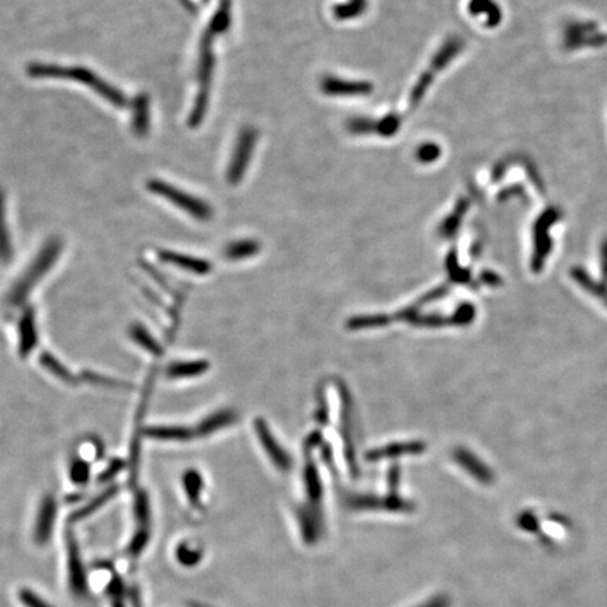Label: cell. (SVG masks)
Returning <instances> with one entry per match:
<instances>
[{
  "label": "cell",
  "instance_id": "6da1fadb",
  "mask_svg": "<svg viewBox=\"0 0 607 607\" xmlns=\"http://www.w3.org/2000/svg\"><path fill=\"white\" fill-rule=\"evenodd\" d=\"M28 78L35 81H64L81 85L115 108L130 107L127 96L107 82L97 72L81 65H59L51 63H30L26 68Z\"/></svg>",
  "mask_w": 607,
  "mask_h": 607
},
{
  "label": "cell",
  "instance_id": "7a4b0ae2",
  "mask_svg": "<svg viewBox=\"0 0 607 607\" xmlns=\"http://www.w3.org/2000/svg\"><path fill=\"white\" fill-rule=\"evenodd\" d=\"M64 244L59 238H51L41 247L33 262L27 266L24 273L16 280L10 288L8 301L13 307H22L30 297L31 291L45 277L63 253Z\"/></svg>",
  "mask_w": 607,
  "mask_h": 607
},
{
  "label": "cell",
  "instance_id": "3957f363",
  "mask_svg": "<svg viewBox=\"0 0 607 607\" xmlns=\"http://www.w3.org/2000/svg\"><path fill=\"white\" fill-rule=\"evenodd\" d=\"M215 34L211 31H206L201 38L200 45V59H199V72H197V81H199V89L194 106L192 108L190 117H189V127L196 128L200 126L201 121L204 119L208 100H210V88H211V79L214 74V52H213V40H215Z\"/></svg>",
  "mask_w": 607,
  "mask_h": 607
},
{
  "label": "cell",
  "instance_id": "277c9868",
  "mask_svg": "<svg viewBox=\"0 0 607 607\" xmlns=\"http://www.w3.org/2000/svg\"><path fill=\"white\" fill-rule=\"evenodd\" d=\"M147 189L149 193L159 196L160 199L169 201L180 210H183L196 219L207 221L213 217V210L204 200H200L199 197L192 196L185 190L177 189L176 186L166 183V181L160 178H149L147 181Z\"/></svg>",
  "mask_w": 607,
  "mask_h": 607
},
{
  "label": "cell",
  "instance_id": "5b68a950",
  "mask_svg": "<svg viewBox=\"0 0 607 607\" xmlns=\"http://www.w3.org/2000/svg\"><path fill=\"white\" fill-rule=\"evenodd\" d=\"M256 141L258 133L252 127H247L239 133L226 172V180L231 186L239 185L242 177L245 176L255 151Z\"/></svg>",
  "mask_w": 607,
  "mask_h": 607
},
{
  "label": "cell",
  "instance_id": "8992f818",
  "mask_svg": "<svg viewBox=\"0 0 607 607\" xmlns=\"http://www.w3.org/2000/svg\"><path fill=\"white\" fill-rule=\"evenodd\" d=\"M321 90L324 94L333 97L367 96L373 92V85L364 81H344L336 76H326L321 82Z\"/></svg>",
  "mask_w": 607,
  "mask_h": 607
},
{
  "label": "cell",
  "instance_id": "52a82bcc",
  "mask_svg": "<svg viewBox=\"0 0 607 607\" xmlns=\"http://www.w3.org/2000/svg\"><path fill=\"white\" fill-rule=\"evenodd\" d=\"M56 513H58V505L55 498L52 495L44 497L37 513V520L34 527V541L38 545H45L49 541L53 530Z\"/></svg>",
  "mask_w": 607,
  "mask_h": 607
},
{
  "label": "cell",
  "instance_id": "ba28073f",
  "mask_svg": "<svg viewBox=\"0 0 607 607\" xmlns=\"http://www.w3.org/2000/svg\"><path fill=\"white\" fill-rule=\"evenodd\" d=\"M38 344V329L35 311L28 307L24 310L19 322V354L22 358L30 356Z\"/></svg>",
  "mask_w": 607,
  "mask_h": 607
},
{
  "label": "cell",
  "instance_id": "9c48e42d",
  "mask_svg": "<svg viewBox=\"0 0 607 607\" xmlns=\"http://www.w3.org/2000/svg\"><path fill=\"white\" fill-rule=\"evenodd\" d=\"M68 576H69V586L72 592L78 596H82L86 593V575L83 569V564L81 560L79 549L72 535L68 538Z\"/></svg>",
  "mask_w": 607,
  "mask_h": 607
},
{
  "label": "cell",
  "instance_id": "30bf717a",
  "mask_svg": "<svg viewBox=\"0 0 607 607\" xmlns=\"http://www.w3.org/2000/svg\"><path fill=\"white\" fill-rule=\"evenodd\" d=\"M131 107V130L135 137L144 138L148 135L151 127V101L148 94H140L134 101L130 103Z\"/></svg>",
  "mask_w": 607,
  "mask_h": 607
},
{
  "label": "cell",
  "instance_id": "8fae6325",
  "mask_svg": "<svg viewBox=\"0 0 607 607\" xmlns=\"http://www.w3.org/2000/svg\"><path fill=\"white\" fill-rule=\"evenodd\" d=\"M255 429H256V433H258V436H259V439H260L266 453L270 456L273 463L278 468H283V469L290 468L291 460H290L288 454L277 444V442L274 440L273 435L267 429V424L262 419H256L255 420Z\"/></svg>",
  "mask_w": 607,
  "mask_h": 607
},
{
  "label": "cell",
  "instance_id": "7c38bea8",
  "mask_svg": "<svg viewBox=\"0 0 607 607\" xmlns=\"http://www.w3.org/2000/svg\"><path fill=\"white\" fill-rule=\"evenodd\" d=\"M159 256L166 263H170L176 267H180V269L196 273V274H207L211 270V265L208 262L189 256V255L177 253V252H172V251H160Z\"/></svg>",
  "mask_w": 607,
  "mask_h": 607
},
{
  "label": "cell",
  "instance_id": "4fadbf2b",
  "mask_svg": "<svg viewBox=\"0 0 607 607\" xmlns=\"http://www.w3.org/2000/svg\"><path fill=\"white\" fill-rule=\"evenodd\" d=\"M6 214V193L0 188V265H8L13 259V242Z\"/></svg>",
  "mask_w": 607,
  "mask_h": 607
},
{
  "label": "cell",
  "instance_id": "5bb4252c",
  "mask_svg": "<svg viewBox=\"0 0 607 607\" xmlns=\"http://www.w3.org/2000/svg\"><path fill=\"white\" fill-rule=\"evenodd\" d=\"M145 435L153 440L186 442L193 436V432L181 426H152L145 431Z\"/></svg>",
  "mask_w": 607,
  "mask_h": 607
},
{
  "label": "cell",
  "instance_id": "9a60e30c",
  "mask_svg": "<svg viewBox=\"0 0 607 607\" xmlns=\"http://www.w3.org/2000/svg\"><path fill=\"white\" fill-rule=\"evenodd\" d=\"M40 364H41L44 369L48 370V373H51L53 377H56L58 380H60L63 383L69 384V385L78 384L76 377L56 357H53L51 353H42L40 356Z\"/></svg>",
  "mask_w": 607,
  "mask_h": 607
},
{
  "label": "cell",
  "instance_id": "2e32d148",
  "mask_svg": "<svg viewBox=\"0 0 607 607\" xmlns=\"http://www.w3.org/2000/svg\"><path fill=\"white\" fill-rule=\"evenodd\" d=\"M422 443H397V444H388L383 449H377L372 451L367 457L373 461H377L380 458H388V457H397L404 454H416L423 451Z\"/></svg>",
  "mask_w": 607,
  "mask_h": 607
},
{
  "label": "cell",
  "instance_id": "e0dca14e",
  "mask_svg": "<svg viewBox=\"0 0 607 607\" xmlns=\"http://www.w3.org/2000/svg\"><path fill=\"white\" fill-rule=\"evenodd\" d=\"M210 367V364L204 360L200 361H185V363H174L167 369V376L172 379H186L196 377L206 373Z\"/></svg>",
  "mask_w": 607,
  "mask_h": 607
},
{
  "label": "cell",
  "instance_id": "ac0fdd59",
  "mask_svg": "<svg viewBox=\"0 0 607 607\" xmlns=\"http://www.w3.org/2000/svg\"><path fill=\"white\" fill-rule=\"evenodd\" d=\"M130 336L134 342H137L144 350L149 351L151 354L159 356L162 354V347L160 344L153 339V336L141 325V324H134L130 329Z\"/></svg>",
  "mask_w": 607,
  "mask_h": 607
},
{
  "label": "cell",
  "instance_id": "d6986e66",
  "mask_svg": "<svg viewBox=\"0 0 607 607\" xmlns=\"http://www.w3.org/2000/svg\"><path fill=\"white\" fill-rule=\"evenodd\" d=\"M233 420H235V415L232 412H229V410L218 412L215 415H211L206 420H203V423H200L197 433L199 435H210V433L226 426V424L232 423Z\"/></svg>",
  "mask_w": 607,
  "mask_h": 607
},
{
  "label": "cell",
  "instance_id": "ffe728a7",
  "mask_svg": "<svg viewBox=\"0 0 607 607\" xmlns=\"http://www.w3.org/2000/svg\"><path fill=\"white\" fill-rule=\"evenodd\" d=\"M229 24H231V0H222L217 13L213 16L207 30L215 35H219L228 30Z\"/></svg>",
  "mask_w": 607,
  "mask_h": 607
},
{
  "label": "cell",
  "instance_id": "44dd1931",
  "mask_svg": "<svg viewBox=\"0 0 607 607\" xmlns=\"http://www.w3.org/2000/svg\"><path fill=\"white\" fill-rule=\"evenodd\" d=\"M117 491H118V487H115V485H113V487L107 488L103 494H100L97 498H94L92 502H89L86 506H83L81 510L75 512L74 516H72V520H82V519H86L89 515L94 513V512H96L97 509H100L106 502H108L111 498H114L115 494H117Z\"/></svg>",
  "mask_w": 607,
  "mask_h": 607
},
{
  "label": "cell",
  "instance_id": "7402d4cb",
  "mask_svg": "<svg viewBox=\"0 0 607 607\" xmlns=\"http://www.w3.org/2000/svg\"><path fill=\"white\" fill-rule=\"evenodd\" d=\"M259 245L258 242L255 240H240V242H235V244L229 245L228 249L225 251V255L232 259V260H239V259H245L249 256H253L259 252Z\"/></svg>",
  "mask_w": 607,
  "mask_h": 607
},
{
  "label": "cell",
  "instance_id": "603a6c76",
  "mask_svg": "<svg viewBox=\"0 0 607 607\" xmlns=\"http://www.w3.org/2000/svg\"><path fill=\"white\" fill-rule=\"evenodd\" d=\"M366 5H367L366 0H350L349 3L336 6L333 9V15L339 20L354 19L364 12V9H366Z\"/></svg>",
  "mask_w": 607,
  "mask_h": 607
},
{
  "label": "cell",
  "instance_id": "cb8c5ba5",
  "mask_svg": "<svg viewBox=\"0 0 607 607\" xmlns=\"http://www.w3.org/2000/svg\"><path fill=\"white\" fill-rule=\"evenodd\" d=\"M401 128V118L391 113L388 115H385L381 119H377L376 123V134H379L380 137H394L398 130Z\"/></svg>",
  "mask_w": 607,
  "mask_h": 607
},
{
  "label": "cell",
  "instance_id": "d4e9b609",
  "mask_svg": "<svg viewBox=\"0 0 607 607\" xmlns=\"http://www.w3.org/2000/svg\"><path fill=\"white\" fill-rule=\"evenodd\" d=\"M69 476L75 485H85L90 478V465L82 458L72 461L69 467Z\"/></svg>",
  "mask_w": 607,
  "mask_h": 607
},
{
  "label": "cell",
  "instance_id": "484cf974",
  "mask_svg": "<svg viewBox=\"0 0 607 607\" xmlns=\"http://www.w3.org/2000/svg\"><path fill=\"white\" fill-rule=\"evenodd\" d=\"M17 597L24 607H52L45 599L28 588H22L17 593Z\"/></svg>",
  "mask_w": 607,
  "mask_h": 607
},
{
  "label": "cell",
  "instance_id": "4316f807",
  "mask_svg": "<svg viewBox=\"0 0 607 607\" xmlns=\"http://www.w3.org/2000/svg\"><path fill=\"white\" fill-rule=\"evenodd\" d=\"M388 322V318L383 315H373V317H358L349 321L350 329H364V328H376L383 326Z\"/></svg>",
  "mask_w": 607,
  "mask_h": 607
},
{
  "label": "cell",
  "instance_id": "83f0119b",
  "mask_svg": "<svg viewBox=\"0 0 607 607\" xmlns=\"http://www.w3.org/2000/svg\"><path fill=\"white\" fill-rule=\"evenodd\" d=\"M376 123L377 119H370V118H353L347 128L353 133V134H360V135H367L372 133H376Z\"/></svg>",
  "mask_w": 607,
  "mask_h": 607
},
{
  "label": "cell",
  "instance_id": "f1b7e54d",
  "mask_svg": "<svg viewBox=\"0 0 607 607\" xmlns=\"http://www.w3.org/2000/svg\"><path fill=\"white\" fill-rule=\"evenodd\" d=\"M83 380H86L88 383L96 384V385H103V387H108V388H124V387H130L128 384L118 381L114 379H108V377H103L94 373H83Z\"/></svg>",
  "mask_w": 607,
  "mask_h": 607
},
{
  "label": "cell",
  "instance_id": "f546056e",
  "mask_svg": "<svg viewBox=\"0 0 607 607\" xmlns=\"http://www.w3.org/2000/svg\"><path fill=\"white\" fill-rule=\"evenodd\" d=\"M440 155V148L436 144H423L416 152V158L422 163H431Z\"/></svg>",
  "mask_w": 607,
  "mask_h": 607
},
{
  "label": "cell",
  "instance_id": "4dcf8cb0",
  "mask_svg": "<svg viewBox=\"0 0 607 607\" xmlns=\"http://www.w3.org/2000/svg\"><path fill=\"white\" fill-rule=\"evenodd\" d=\"M183 481H185V488H186L189 497L192 499H196L197 494H199V490L201 488V478H200V475L196 471H188V474L185 475Z\"/></svg>",
  "mask_w": 607,
  "mask_h": 607
},
{
  "label": "cell",
  "instance_id": "1f68e13d",
  "mask_svg": "<svg viewBox=\"0 0 607 607\" xmlns=\"http://www.w3.org/2000/svg\"><path fill=\"white\" fill-rule=\"evenodd\" d=\"M135 515L140 523H147L149 519V505L145 492H138L135 498Z\"/></svg>",
  "mask_w": 607,
  "mask_h": 607
},
{
  "label": "cell",
  "instance_id": "d6a6232c",
  "mask_svg": "<svg viewBox=\"0 0 607 607\" xmlns=\"http://www.w3.org/2000/svg\"><path fill=\"white\" fill-rule=\"evenodd\" d=\"M147 542H148V533H147L145 529H141V530L134 535L133 541L130 542L128 553H130L133 557H137V556L142 551V549L145 547V544H147Z\"/></svg>",
  "mask_w": 607,
  "mask_h": 607
},
{
  "label": "cell",
  "instance_id": "836d02e7",
  "mask_svg": "<svg viewBox=\"0 0 607 607\" xmlns=\"http://www.w3.org/2000/svg\"><path fill=\"white\" fill-rule=\"evenodd\" d=\"M124 467H126V463L123 460H118V458L113 460L106 467V469L99 475V482H108V481H111Z\"/></svg>",
  "mask_w": 607,
  "mask_h": 607
},
{
  "label": "cell",
  "instance_id": "e575fe53",
  "mask_svg": "<svg viewBox=\"0 0 607 607\" xmlns=\"http://www.w3.org/2000/svg\"><path fill=\"white\" fill-rule=\"evenodd\" d=\"M111 606H113V607H126L124 603H123V600H121V599H114L113 603H111Z\"/></svg>",
  "mask_w": 607,
  "mask_h": 607
}]
</instances>
